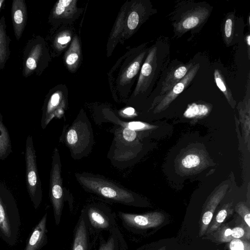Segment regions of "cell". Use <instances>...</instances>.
<instances>
[{"instance_id":"1","label":"cell","mask_w":250,"mask_h":250,"mask_svg":"<svg viewBox=\"0 0 250 250\" xmlns=\"http://www.w3.org/2000/svg\"><path fill=\"white\" fill-rule=\"evenodd\" d=\"M75 176L80 185L89 192L128 205L135 202L133 192L105 177L89 173H76Z\"/></svg>"},{"instance_id":"2","label":"cell","mask_w":250,"mask_h":250,"mask_svg":"<svg viewBox=\"0 0 250 250\" xmlns=\"http://www.w3.org/2000/svg\"><path fill=\"white\" fill-rule=\"evenodd\" d=\"M21 219L16 200L7 187L0 181V237L9 246L17 243Z\"/></svg>"},{"instance_id":"3","label":"cell","mask_w":250,"mask_h":250,"mask_svg":"<svg viewBox=\"0 0 250 250\" xmlns=\"http://www.w3.org/2000/svg\"><path fill=\"white\" fill-rule=\"evenodd\" d=\"M60 140L64 142L74 159L88 155L93 143L90 123L84 116H78L71 125L63 130Z\"/></svg>"},{"instance_id":"4","label":"cell","mask_w":250,"mask_h":250,"mask_svg":"<svg viewBox=\"0 0 250 250\" xmlns=\"http://www.w3.org/2000/svg\"><path fill=\"white\" fill-rule=\"evenodd\" d=\"M49 54L43 39L37 36L28 41L23 53L22 75H41L47 66Z\"/></svg>"},{"instance_id":"5","label":"cell","mask_w":250,"mask_h":250,"mask_svg":"<svg viewBox=\"0 0 250 250\" xmlns=\"http://www.w3.org/2000/svg\"><path fill=\"white\" fill-rule=\"evenodd\" d=\"M25 158L27 191L35 208L37 209L42 200V190L37 168L33 137L30 135L26 140Z\"/></svg>"},{"instance_id":"6","label":"cell","mask_w":250,"mask_h":250,"mask_svg":"<svg viewBox=\"0 0 250 250\" xmlns=\"http://www.w3.org/2000/svg\"><path fill=\"white\" fill-rule=\"evenodd\" d=\"M65 188L62 177V164L59 150L55 147L52 153L51 168L50 174L49 196L52 204L56 225L60 221Z\"/></svg>"},{"instance_id":"7","label":"cell","mask_w":250,"mask_h":250,"mask_svg":"<svg viewBox=\"0 0 250 250\" xmlns=\"http://www.w3.org/2000/svg\"><path fill=\"white\" fill-rule=\"evenodd\" d=\"M158 47L154 45L149 50L147 57L142 65L135 92H145L156 79L158 67Z\"/></svg>"},{"instance_id":"8","label":"cell","mask_w":250,"mask_h":250,"mask_svg":"<svg viewBox=\"0 0 250 250\" xmlns=\"http://www.w3.org/2000/svg\"><path fill=\"white\" fill-rule=\"evenodd\" d=\"M209 14V10L203 6H199L188 10L174 23V31L177 35H182L203 23L208 19Z\"/></svg>"},{"instance_id":"9","label":"cell","mask_w":250,"mask_h":250,"mask_svg":"<svg viewBox=\"0 0 250 250\" xmlns=\"http://www.w3.org/2000/svg\"><path fill=\"white\" fill-rule=\"evenodd\" d=\"M120 215L127 225L140 229L158 227L163 223L165 219V215L159 212L143 214L120 212Z\"/></svg>"},{"instance_id":"10","label":"cell","mask_w":250,"mask_h":250,"mask_svg":"<svg viewBox=\"0 0 250 250\" xmlns=\"http://www.w3.org/2000/svg\"><path fill=\"white\" fill-rule=\"evenodd\" d=\"M199 68V63L193 65L181 81L175 84L166 94L160 97L161 100L156 108V110L160 111L167 107L191 82Z\"/></svg>"},{"instance_id":"11","label":"cell","mask_w":250,"mask_h":250,"mask_svg":"<svg viewBox=\"0 0 250 250\" xmlns=\"http://www.w3.org/2000/svg\"><path fill=\"white\" fill-rule=\"evenodd\" d=\"M227 188H221L209 198L203 210L200 221L199 235L205 234L206 231L213 218L215 210L221 200L223 198Z\"/></svg>"},{"instance_id":"12","label":"cell","mask_w":250,"mask_h":250,"mask_svg":"<svg viewBox=\"0 0 250 250\" xmlns=\"http://www.w3.org/2000/svg\"><path fill=\"white\" fill-rule=\"evenodd\" d=\"M11 18L14 34L19 40L24 31L27 20V7L24 0H13Z\"/></svg>"},{"instance_id":"13","label":"cell","mask_w":250,"mask_h":250,"mask_svg":"<svg viewBox=\"0 0 250 250\" xmlns=\"http://www.w3.org/2000/svg\"><path fill=\"white\" fill-rule=\"evenodd\" d=\"M193 66L192 63L180 65L170 70L162 82L159 97H162L181 81Z\"/></svg>"},{"instance_id":"14","label":"cell","mask_w":250,"mask_h":250,"mask_svg":"<svg viewBox=\"0 0 250 250\" xmlns=\"http://www.w3.org/2000/svg\"><path fill=\"white\" fill-rule=\"evenodd\" d=\"M46 213L33 230L24 250H39L46 243Z\"/></svg>"},{"instance_id":"15","label":"cell","mask_w":250,"mask_h":250,"mask_svg":"<svg viewBox=\"0 0 250 250\" xmlns=\"http://www.w3.org/2000/svg\"><path fill=\"white\" fill-rule=\"evenodd\" d=\"M6 28L5 19L3 16L0 19V70L4 67L10 54L11 39L7 34Z\"/></svg>"},{"instance_id":"16","label":"cell","mask_w":250,"mask_h":250,"mask_svg":"<svg viewBox=\"0 0 250 250\" xmlns=\"http://www.w3.org/2000/svg\"><path fill=\"white\" fill-rule=\"evenodd\" d=\"M148 4L147 5L145 4H138L137 8L132 11L127 18V25L130 31H133L138 27L139 24L145 20L146 16L149 15L150 12L152 10L148 9Z\"/></svg>"},{"instance_id":"17","label":"cell","mask_w":250,"mask_h":250,"mask_svg":"<svg viewBox=\"0 0 250 250\" xmlns=\"http://www.w3.org/2000/svg\"><path fill=\"white\" fill-rule=\"evenodd\" d=\"M87 214L89 221L94 228L98 229H107L110 227V222L107 215L97 207H89Z\"/></svg>"},{"instance_id":"18","label":"cell","mask_w":250,"mask_h":250,"mask_svg":"<svg viewBox=\"0 0 250 250\" xmlns=\"http://www.w3.org/2000/svg\"><path fill=\"white\" fill-rule=\"evenodd\" d=\"M12 152L9 134L3 122L2 115L0 113V160H5Z\"/></svg>"},{"instance_id":"19","label":"cell","mask_w":250,"mask_h":250,"mask_svg":"<svg viewBox=\"0 0 250 250\" xmlns=\"http://www.w3.org/2000/svg\"><path fill=\"white\" fill-rule=\"evenodd\" d=\"M146 51H144L138 55L135 59L124 70L120 77V82L125 83L131 82V81L138 74L143 60L146 56Z\"/></svg>"},{"instance_id":"20","label":"cell","mask_w":250,"mask_h":250,"mask_svg":"<svg viewBox=\"0 0 250 250\" xmlns=\"http://www.w3.org/2000/svg\"><path fill=\"white\" fill-rule=\"evenodd\" d=\"M232 203H228L222 207L215 216L212 218L205 234H209L212 233L216 231L220 227L224 221L232 213Z\"/></svg>"},{"instance_id":"21","label":"cell","mask_w":250,"mask_h":250,"mask_svg":"<svg viewBox=\"0 0 250 250\" xmlns=\"http://www.w3.org/2000/svg\"><path fill=\"white\" fill-rule=\"evenodd\" d=\"M72 250H88V238L85 223L81 218L75 231Z\"/></svg>"},{"instance_id":"22","label":"cell","mask_w":250,"mask_h":250,"mask_svg":"<svg viewBox=\"0 0 250 250\" xmlns=\"http://www.w3.org/2000/svg\"><path fill=\"white\" fill-rule=\"evenodd\" d=\"M214 77L217 86L223 93L229 104L235 105V102L233 99L231 90L228 87L224 78L219 70L217 69L214 70Z\"/></svg>"},{"instance_id":"23","label":"cell","mask_w":250,"mask_h":250,"mask_svg":"<svg viewBox=\"0 0 250 250\" xmlns=\"http://www.w3.org/2000/svg\"><path fill=\"white\" fill-rule=\"evenodd\" d=\"M80 48L77 39L75 38L65 57V62L70 68L76 66L80 58Z\"/></svg>"},{"instance_id":"24","label":"cell","mask_w":250,"mask_h":250,"mask_svg":"<svg viewBox=\"0 0 250 250\" xmlns=\"http://www.w3.org/2000/svg\"><path fill=\"white\" fill-rule=\"evenodd\" d=\"M234 15L229 13L227 16L223 27V37L225 42L228 46L230 44L233 37L234 33Z\"/></svg>"},{"instance_id":"25","label":"cell","mask_w":250,"mask_h":250,"mask_svg":"<svg viewBox=\"0 0 250 250\" xmlns=\"http://www.w3.org/2000/svg\"><path fill=\"white\" fill-rule=\"evenodd\" d=\"M75 1L72 0H60L57 2L52 13V19L62 17L68 8L73 5Z\"/></svg>"},{"instance_id":"26","label":"cell","mask_w":250,"mask_h":250,"mask_svg":"<svg viewBox=\"0 0 250 250\" xmlns=\"http://www.w3.org/2000/svg\"><path fill=\"white\" fill-rule=\"evenodd\" d=\"M231 235L233 239L243 238V240L250 239V228L243 222L239 226L231 229Z\"/></svg>"},{"instance_id":"27","label":"cell","mask_w":250,"mask_h":250,"mask_svg":"<svg viewBox=\"0 0 250 250\" xmlns=\"http://www.w3.org/2000/svg\"><path fill=\"white\" fill-rule=\"evenodd\" d=\"M215 232L214 236L219 242H229L233 240L231 235V229L226 226L220 227Z\"/></svg>"},{"instance_id":"28","label":"cell","mask_w":250,"mask_h":250,"mask_svg":"<svg viewBox=\"0 0 250 250\" xmlns=\"http://www.w3.org/2000/svg\"><path fill=\"white\" fill-rule=\"evenodd\" d=\"M235 210L243 220V223L250 228V208L244 202H240L236 205Z\"/></svg>"},{"instance_id":"29","label":"cell","mask_w":250,"mask_h":250,"mask_svg":"<svg viewBox=\"0 0 250 250\" xmlns=\"http://www.w3.org/2000/svg\"><path fill=\"white\" fill-rule=\"evenodd\" d=\"M208 112L207 107L204 105H192L187 110L184 116L191 118L196 116H202L206 115Z\"/></svg>"},{"instance_id":"30","label":"cell","mask_w":250,"mask_h":250,"mask_svg":"<svg viewBox=\"0 0 250 250\" xmlns=\"http://www.w3.org/2000/svg\"><path fill=\"white\" fill-rule=\"evenodd\" d=\"M229 250H250V243L248 240L234 239L229 242Z\"/></svg>"},{"instance_id":"31","label":"cell","mask_w":250,"mask_h":250,"mask_svg":"<svg viewBox=\"0 0 250 250\" xmlns=\"http://www.w3.org/2000/svg\"><path fill=\"white\" fill-rule=\"evenodd\" d=\"M200 162L199 157L195 154L187 155L182 161L183 166L187 168H190L197 166Z\"/></svg>"},{"instance_id":"32","label":"cell","mask_w":250,"mask_h":250,"mask_svg":"<svg viewBox=\"0 0 250 250\" xmlns=\"http://www.w3.org/2000/svg\"><path fill=\"white\" fill-rule=\"evenodd\" d=\"M122 135L123 139L128 142L133 141L136 137V132L135 131L130 129L126 126L124 128Z\"/></svg>"},{"instance_id":"33","label":"cell","mask_w":250,"mask_h":250,"mask_svg":"<svg viewBox=\"0 0 250 250\" xmlns=\"http://www.w3.org/2000/svg\"><path fill=\"white\" fill-rule=\"evenodd\" d=\"M99 250H115L114 238L111 237L107 242L103 243L100 246Z\"/></svg>"},{"instance_id":"34","label":"cell","mask_w":250,"mask_h":250,"mask_svg":"<svg viewBox=\"0 0 250 250\" xmlns=\"http://www.w3.org/2000/svg\"><path fill=\"white\" fill-rule=\"evenodd\" d=\"M126 127L133 130H139L145 127V125L140 122H129L126 125Z\"/></svg>"},{"instance_id":"35","label":"cell","mask_w":250,"mask_h":250,"mask_svg":"<svg viewBox=\"0 0 250 250\" xmlns=\"http://www.w3.org/2000/svg\"><path fill=\"white\" fill-rule=\"evenodd\" d=\"M70 40V36L67 34H62L57 38V42L59 45H63L67 44Z\"/></svg>"},{"instance_id":"36","label":"cell","mask_w":250,"mask_h":250,"mask_svg":"<svg viewBox=\"0 0 250 250\" xmlns=\"http://www.w3.org/2000/svg\"><path fill=\"white\" fill-rule=\"evenodd\" d=\"M135 112V110L132 107H127L123 110V113L125 115H131Z\"/></svg>"},{"instance_id":"37","label":"cell","mask_w":250,"mask_h":250,"mask_svg":"<svg viewBox=\"0 0 250 250\" xmlns=\"http://www.w3.org/2000/svg\"><path fill=\"white\" fill-rule=\"evenodd\" d=\"M4 2L5 0H0V9H1Z\"/></svg>"},{"instance_id":"38","label":"cell","mask_w":250,"mask_h":250,"mask_svg":"<svg viewBox=\"0 0 250 250\" xmlns=\"http://www.w3.org/2000/svg\"><path fill=\"white\" fill-rule=\"evenodd\" d=\"M246 40L247 41V43L249 46H250V36L248 35L246 38Z\"/></svg>"},{"instance_id":"39","label":"cell","mask_w":250,"mask_h":250,"mask_svg":"<svg viewBox=\"0 0 250 250\" xmlns=\"http://www.w3.org/2000/svg\"><path fill=\"white\" fill-rule=\"evenodd\" d=\"M166 247H161V248H160L159 249H158V250H166Z\"/></svg>"}]
</instances>
